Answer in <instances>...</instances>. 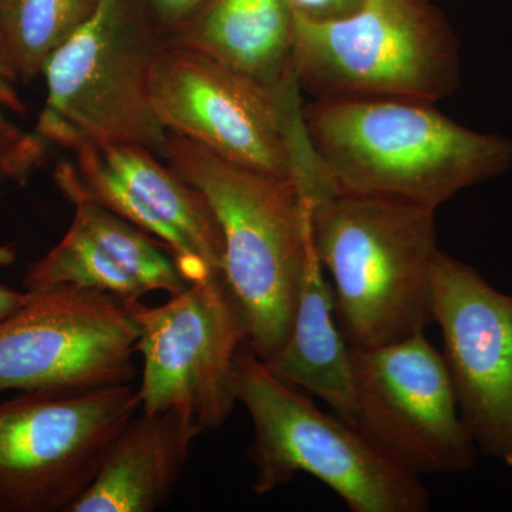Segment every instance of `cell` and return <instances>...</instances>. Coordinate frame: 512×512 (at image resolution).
<instances>
[{
    "mask_svg": "<svg viewBox=\"0 0 512 512\" xmlns=\"http://www.w3.org/2000/svg\"><path fill=\"white\" fill-rule=\"evenodd\" d=\"M235 393L254 423L248 448L252 488L265 495L305 473L352 512H426L429 491L356 426L325 413L308 393L282 382L244 343L234 363Z\"/></svg>",
    "mask_w": 512,
    "mask_h": 512,
    "instance_id": "obj_4",
    "label": "cell"
},
{
    "mask_svg": "<svg viewBox=\"0 0 512 512\" xmlns=\"http://www.w3.org/2000/svg\"><path fill=\"white\" fill-rule=\"evenodd\" d=\"M60 164V190L77 191L157 239L190 284L222 278L224 241L207 200L140 146H83Z\"/></svg>",
    "mask_w": 512,
    "mask_h": 512,
    "instance_id": "obj_13",
    "label": "cell"
},
{
    "mask_svg": "<svg viewBox=\"0 0 512 512\" xmlns=\"http://www.w3.org/2000/svg\"><path fill=\"white\" fill-rule=\"evenodd\" d=\"M126 305L140 328L143 412L180 410L202 431L224 426L238 402L235 356L248 339L244 313L224 278L195 282L157 308Z\"/></svg>",
    "mask_w": 512,
    "mask_h": 512,
    "instance_id": "obj_9",
    "label": "cell"
},
{
    "mask_svg": "<svg viewBox=\"0 0 512 512\" xmlns=\"http://www.w3.org/2000/svg\"><path fill=\"white\" fill-rule=\"evenodd\" d=\"M433 315L461 419L478 453L512 467V295L440 251Z\"/></svg>",
    "mask_w": 512,
    "mask_h": 512,
    "instance_id": "obj_12",
    "label": "cell"
},
{
    "mask_svg": "<svg viewBox=\"0 0 512 512\" xmlns=\"http://www.w3.org/2000/svg\"><path fill=\"white\" fill-rule=\"evenodd\" d=\"M151 101L168 133L234 163L292 181L311 194L328 181L303 119L296 77L266 87L212 57L181 45L154 60Z\"/></svg>",
    "mask_w": 512,
    "mask_h": 512,
    "instance_id": "obj_5",
    "label": "cell"
},
{
    "mask_svg": "<svg viewBox=\"0 0 512 512\" xmlns=\"http://www.w3.org/2000/svg\"><path fill=\"white\" fill-rule=\"evenodd\" d=\"M157 12L168 22H177L187 16L192 9L200 6L204 0H151Z\"/></svg>",
    "mask_w": 512,
    "mask_h": 512,
    "instance_id": "obj_21",
    "label": "cell"
},
{
    "mask_svg": "<svg viewBox=\"0 0 512 512\" xmlns=\"http://www.w3.org/2000/svg\"><path fill=\"white\" fill-rule=\"evenodd\" d=\"M16 249L12 245L0 247V266H9L15 262Z\"/></svg>",
    "mask_w": 512,
    "mask_h": 512,
    "instance_id": "obj_23",
    "label": "cell"
},
{
    "mask_svg": "<svg viewBox=\"0 0 512 512\" xmlns=\"http://www.w3.org/2000/svg\"><path fill=\"white\" fill-rule=\"evenodd\" d=\"M161 49L131 22L123 0H97L89 18L45 64L46 103L36 133L70 151L128 144L164 160L168 131L150 92Z\"/></svg>",
    "mask_w": 512,
    "mask_h": 512,
    "instance_id": "obj_7",
    "label": "cell"
},
{
    "mask_svg": "<svg viewBox=\"0 0 512 512\" xmlns=\"http://www.w3.org/2000/svg\"><path fill=\"white\" fill-rule=\"evenodd\" d=\"M32 298V292H19L0 284V320L8 318Z\"/></svg>",
    "mask_w": 512,
    "mask_h": 512,
    "instance_id": "obj_22",
    "label": "cell"
},
{
    "mask_svg": "<svg viewBox=\"0 0 512 512\" xmlns=\"http://www.w3.org/2000/svg\"><path fill=\"white\" fill-rule=\"evenodd\" d=\"M293 73L312 99L437 101L461 82L460 45L426 0H365L345 19L293 16Z\"/></svg>",
    "mask_w": 512,
    "mask_h": 512,
    "instance_id": "obj_6",
    "label": "cell"
},
{
    "mask_svg": "<svg viewBox=\"0 0 512 512\" xmlns=\"http://www.w3.org/2000/svg\"><path fill=\"white\" fill-rule=\"evenodd\" d=\"M201 427L180 410L143 413L111 441L69 512H151L173 497Z\"/></svg>",
    "mask_w": 512,
    "mask_h": 512,
    "instance_id": "obj_15",
    "label": "cell"
},
{
    "mask_svg": "<svg viewBox=\"0 0 512 512\" xmlns=\"http://www.w3.org/2000/svg\"><path fill=\"white\" fill-rule=\"evenodd\" d=\"M62 192L74 207L72 224L29 266L26 291L72 286L133 303L153 292L177 295L191 285L157 239L80 192Z\"/></svg>",
    "mask_w": 512,
    "mask_h": 512,
    "instance_id": "obj_14",
    "label": "cell"
},
{
    "mask_svg": "<svg viewBox=\"0 0 512 512\" xmlns=\"http://www.w3.org/2000/svg\"><path fill=\"white\" fill-rule=\"evenodd\" d=\"M177 45L204 53L266 87L295 77L293 15L286 0H214Z\"/></svg>",
    "mask_w": 512,
    "mask_h": 512,
    "instance_id": "obj_17",
    "label": "cell"
},
{
    "mask_svg": "<svg viewBox=\"0 0 512 512\" xmlns=\"http://www.w3.org/2000/svg\"><path fill=\"white\" fill-rule=\"evenodd\" d=\"M18 80L0 55V185L23 184L45 160L47 143L37 133L23 130L12 116L25 114L16 92Z\"/></svg>",
    "mask_w": 512,
    "mask_h": 512,
    "instance_id": "obj_19",
    "label": "cell"
},
{
    "mask_svg": "<svg viewBox=\"0 0 512 512\" xmlns=\"http://www.w3.org/2000/svg\"><path fill=\"white\" fill-rule=\"evenodd\" d=\"M165 163L207 200L224 241L222 278L247 322V345L268 360L291 332L315 249L312 217L292 181L234 163L168 133Z\"/></svg>",
    "mask_w": 512,
    "mask_h": 512,
    "instance_id": "obj_2",
    "label": "cell"
},
{
    "mask_svg": "<svg viewBox=\"0 0 512 512\" xmlns=\"http://www.w3.org/2000/svg\"><path fill=\"white\" fill-rule=\"evenodd\" d=\"M293 16L311 22L345 19L362 8L365 0H286Z\"/></svg>",
    "mask_w": 512,
    "mask_h": 512,
    "instance_id": "obj_20",
    "label": "cell"
},
{
    "mask_svg": "<svg viewBox=\"0 0 512 512\" xmlns=\"http://www.w3.org/2000/svg\"><path fill=\"white\" fill-rule=\"evenodd\" d=\"M311 217L350 348H382L434 323V208L335 191L313 205Z\"/></svg>",
    "mask_w": 512,
    "mask_h": 512,
    "instance_id": "obj_3",
    "label": "cell"
},
{
    "mask_svg": "<svg viewBox=\"0 0 512 512\" xmlns=\"http://www.w3.org/2000/svg\"><path fill=\"white\" fill-rule=\"evenodd\" d=\"M140 328L126 303L89 289L32 292L0 320V392L82 393L130 384Z\"/></svg>",
    "mask_w": 512,
    "mask_h": 512,
    "instance_id": "obj_10",
    "label": "cell"
},
{
    "mask_svg": "<svg viewBox=\"0 0 512 512\" xmlns=\"http://www.w3.org/2000/svg\"><path fill=\"white\" fill-rule=\"evenodd\" d=\"M264 363L282 382L320 397L356 426L352 348L340 330L335 295L316 248L303 269L291 332Z\"/></svg>",
    "mask_w": 512,
    "mask_h": 512,
    "instance_id": "obj_16",
    "label": "cell"
},
{
    "mask_svg": "<svg viewBox=\"0 0 512 512\" xmlns=\"http://www.w3.org/2000/svg\"><path fill=\"white\" fill-rule=\"evenodd\" d=\"M140 409L131 384L0 403V512H69Z\"/></svg>",
    "mask_w": 512,
    "mask_h": 512,
    "instance_id": "obj_8",
    "label": "cell"
},
{
    "mask_svg": "<svg viewBox=\"0 0 512 512\" xmlns=\"http://www.w3.org/2000/svg\"><path fill=\"white\" fill-rule=\"evenodd\" d=\"M97 0H0V55L16 80L43 73L49 57L83 25Z\"/></svg>",
    "mask_w": 512,
    "mask_h": 512,
    "instance_id": "obj_18",
    "label": "cell"
},
{
    "mask_svg": "<svg viewBox=\"0 0 512 512\" xmlns=\"http://www.w3.org/2000/svg\"><path fill=\"white\" fill-rule=\"evenodd\" d=\"M303 119L330 181L349 194L437 210L512 165L511 140L461 126L429 101L312 99Z\"/></svg>",
    "mask_w": 512,
    "mask_h": 512,
    "instance_id": "obj_1",
    "label": "cell"
},
{
    "mask_svg": "<svg viewBox=\"0 0 512 512\" xmlns=\"http://www.w3.org/2000/svg\"><path fill=\"white\" fill-rule=\"evenodd\" d=\"M356 427L416 476L474 470L478 448L461 419L446 360L424 333L352 349Z\"/></svg>",
    "mask_w": 512,
    "mask_h": 512,
    "instance_id": "obj_11",
    "label": "cell"
}]
</instances>
